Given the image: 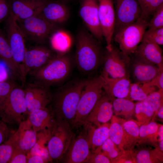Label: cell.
I'll return each mask as SVG.
<instances>
[{
	"label": "cell",
	"mask_w": 163,
	"mask_h": 163,
	"mask_svg": "<svg viewBox=\"0 0 163 163\" xmlns=\"http://www.w3.org/2000/svg\"><path fill=\"white\" fill-rule=\"evenodd\" d=\"M87 80L70 82L52 94L51 106L54 118L68 122L72 126L82 91Z\"/></svg>",
	"instance_id": "cell-1"
},
{
	"label": "cell",
	"mask_w": 163,
	"mask_h": 163,
	"mask_svg": "<svg viewBox=\"0 0 163 163\" xmlns=\"http://www.w3.org/2000/svg\"><path fill=\"white\" fill-rule=\"evenodd\" d=\"M105 50L88 30L80 29L76 39L75 61L80 72L84 74L96 71L102 64Z\"/></svg>",
	"instance_id": "cell-2"
},
{
	"label": "cell",
	"mask_w": 163,
	"mask_h": 163,
	"mask_svg": "<svg viewBox=\"0 0 163 163\" xmlns=\"http://www.w3.org/2000/svg\"><path fill=\"white\" fill-rule=\"evenodd\" d=\"M69 55L56 54L46 64L32 74L33 83L50 88L65 81L72 69Z\"/></svg>",
	"instance_id": "cell-3"
},
{
	"label": "cell",
	"mask_w": 163,
	"mask_h": 163,
	"mask_svg": "<svg viewBox=\"0 0 163 163\" xmlns=\"http://www.w3.org/2000/svg\"><path fill=\"white\" fill-rule=\"evenodd\" d=\"M71 127L65 121L55 120L47 136V150L52 161H60L66 153L74 138Z\"/></svg>",
	"instance_id": "cell-4"
},
{
	"label": "cell",
	"mask_w": 163,
	"mask_h": 163,
	"mask_svg": "<svg viewBox=\"0 0 163 163\" xmlns=\"http://www.w3.org/2000/svg\"><path fill=\"white\" fill-rule=\"evenodd\" d=\"M103 81L100 75L87 80L78 103L72 126L76 128L84 123L103 94Z\"/></svg>",
	"instance_id": "cell-5"
},
{
	"label": "cell",
	"mask_w": 163,
	"mask_h": 163,
	"mask_svg": "<svg viewBox=\"0 0 163 163\" xmlns=\"http://www.w3.org/2000/svg\"><path fill=\"white\" fill-rule=\"evenodd\" d=\"M17 22L25 40L36 45H44L58 29V26L50 23L39 14Z\"/></svg>",
	"instance_id": "cell-6"
},
{
	"label": "cell",
	"mask_w": 163,
	"mask_h": 163,
	"mask_svg": "<svg viewBox=\"0 0 163 163\" xmlns=\"http://www.w3.org/2000/svg\"><path fill=\"white\" fill-rule=\"evenodd\" d=\"M27 114L24 89L18 85L0 106V118L6 124H19L24 120V116Z\"/></svg>",
	"instance_id": "cell-7"
},
{
	"label": "cell",
	"mask_w": 163,
	"mask_h": 163,
	"mask_svg": "<svg viewBox=\"0 0 163 163\" xmlns=\"http://www.w3.org/2000/svg\"><path fill=\"white\" fill-rule=\"evenodd\" d=\"M148 24L149 21L140 18L119 30L113 35L112 40L118 44L122 51L130 56L141 42Z\"/></svg>",
	"instance_id": "cell-8"
},
{
	"label": "cell",
	"mask_w": 163,
	"mask_h": 163,
	"mask_svg": "<svg viewBox=\"0 0 163 163\" xmlns=\"http://www.w3.org/2000/svg\"><path fill=\"white\" fill-rule=\"evenodd\" d=\"M130 56L122 51L112 44L110 50H105L102 71L111 78H129Z\"/></svg>",
	"instance_id": "cell-9"
},
{
	"label": "cell",
	"mask_w": 163,
	"mask_h": 163,
	"mask_svg": "<svg viewBox=\"0 0 163 163\" xmlns=\"http://www.w3.org/2000/svg\"><path fill=\"white\" fill-rule=\"evenodd\" d=\"M6 36L11 49L14 60L25 79L24 58L26 48L25 39L17 22L10 12L5 21Z\"/></svg>",
	"instance_id": "cell-10"
},
{
	"label": "cell",
	"mask_w": 163,
	"mask_h": 163,
	"mask_svg": "<svg viewBox=\"0 0 163 163\" xmlns=\"http://www.w3.org/2000/svg\"><path fill=\"white\" fill-rule=\"evenodd\" d=\"M113 0L115 16L114 35L124 27L140 18L142 10L137 0Z\"/></svg>",
	"instance_id": "cell-11"
},
{
	"label": "cell",
	"mask_w": 163,
	"mask_h": 163,
	"mask_svg": "<svg viewBox=\"0 0 163 163\" xmlns=\"http://www.w3.org/2000/svg\"><path fill=\"white\" fill-rule=\"evenodd\" d=\"M56 53L44 45H36L26 48L24 58V70L25 77L31 75L43 66Z\"/></svg>",
	"instance_id": "cell-12"
},
{
	"label": "cell",
	"mask_w": 163,
	"mask_h": 163,
	"mask_svg": "<svg viewBox=\"0 0 163 163\" xmlns=\"http://www.w3.org/2000/svg\"><path fill=\"white\" fill-rule=\"evenodd\" d=\"M28 114L32 111L44 108L52 99L50 88L34 83H26L23 87Z\"/></svg>",
	"instance_id": "cell-13"
},
{
	"label": "cell",
	"mask_w": 163,
	"mask_h": 163,
	"mask_svg": "<svg viewBox=\"0 0 163 163\" xmlns=\"http://www.w3.org/2000/svg\"><path fill=\"white\" fill-rule=\"evenodd\" d=\"M79 14L88 31L102 43L104 37L99 19L98 0H80Z\"/></svg>",
	"instance_id": "cell-14"
},
{
	"label": "cell",
	"mask_w": 163,
	"mask_h": 163,
	"mask_svg": "<svg viewBox=\"0 0 163 163\" xmlns=\"http://www.w3.org/2000/svg\"><path fill=\"white\" fill-rule=\"evenodd\" d=\"M98 17L101 29L106 43V49L111 50L115 23V8L113 0H98Z\"/></svg>",
	"instance_id": "cell-15"
},
{
	"label": "cell",
	"mask_w": 163,
	"mask_h": 163,
	"mask_svg": "<svg viewBox=\"0 0 163 163\" xmlns=\"http://www.w3.org/2000/svg\"><path fill=\"white\" fill-rule=\"evenodd\" d=\"M130 56V77H132L134 82L140 84L148 82L161 71L156 65L133 54Z\"/></svg>",
	"instance_id": "cell-16"
},
{
	"label": "cell",
	"mask_w": 163,
	"mask_h": 163,
	"mask_svg": "<svg viewBox=\"0 0 163 163\" xmlns=\"http://www.w3.org/2000/svg\"><path fill=\"white\" fill-rule=\"evenodd\" d=\"M113 113L111 101L105 93H103L85 119L83 126H100L111 120Z\"/></svg>",
	"instance_id": "cell-17"
},
{
	"label": "cell",
	"mask_w": 163,
	"mask_h": 163,
	"mask_svg": "<svg viewBox=\"0 0 163 163\" xmlns=\"http://www.w3.org/2000/svg\"><path fill=\"white\" fill-rule=\"evenodd\" d=\"M67 0H47L39 14L50 23L58 26L69 19V11Z\"/></svg>",
	"instance_id": "cell-18"
},
{
	"label": "cell",
	"mask_w": 163,
	"mask_h": 163,
	"mask_svg": "<svg viewBox=\"0 0 163 163\" xmlns=\"http://www.w3.org/2000/svg\"><path fill=\"white\" fill-rule=\"evenodd\" d=\"M91 153L87 137L86 129L73 139L63 160L67 163H85Z\"/></svg>",
	"instance_id": "cell-19"
},
{
	"label": "cell",
	"mask_w": 163,
	"mask_h": 163,
	"mask_svg": "<svg viewBox=\"0 0 163 163\" xmlns=\"http://www.w3.org/2000/svg\"><path fill=\"white\" fill-rule=\"evenodd\" d=\"M11 136L14 148L26 154L30 151L37 142V132L27 119L20 123L18 130Z\"/></svg>",
	"instance_id": "cell-20"
},
{
	"label": "cell",
	"mask_w": 163,
	"mask_h": 163,
	"mask_svg": "<svg viewBox=\"0 0 163 163\" xmlns=\"http://www.w3.org/2000/svg\"><path fill=\"white\" fill-rule=\"evenodd\" d=\"M101 75L103 81V89L111 100L114 98H127L131 84L129 78H111L103 71Z\"/></svg>",
	"instance_id": "cell-21"
},
{
	"label": "cell",
	"mask_w": 163,
	"mask_h": 163,
	"mask_svg": "<svg viewBox=\"0 0 163 163\" xmlns=\"http://www.w3.org/2000/svg\"><path fill=\"white\" fill-rule=\"evenodd\" d=\"M47 0H11V12L17 21L39 14Z\"/></svg>",
	"instance_id": "cell-22"
},
{
	"label": "cell",
	"mask_w": 163,
	"mask_h": 163,
	"mask_svg": "<svg viewBox=\"0 0 163 163\" xmlns=\"http://www.w3.org/2000/svg\"><path fill=\"white\" fill-rule=\"evenodd\" d=\"M27 120L36 132H43L46 136L55 121L53 112L49 107L32 111L29 114Z\"/></svg>",
	"instance_id": "cell-23"
},
{
	"label": "cell",
	"mask_w": 163,
	"mask_h": 163,
	"mask_svg": "<svg viewBox=\"0 0 163 163\" xmlns=\"http://www.w3.org/2000/svg\"><path fill=\"white\" fill-rule=\"evenodd\" d=\"M0 58L10 69L13 79H17L24 87L26 83L22 72L15 62L13 53L7 37L0 29Z\"/></svg>",
	"instance_id": "cell-24"
},
{
	"label": "cell",
	"mask_w": 163,
	"mask_h": 163,
	"mask_svg": "<svg viewBox=\"0 0 163 163\" xmlns=\"http://www.w3.org/2000/svg\"><path fill=\"white\" fill-rule=\"evenodd\" d=\"M162 51L159 45L146 41H142L133 54L157 65L163 70Z\"/></svg>",
	"instance_id": "cell-25"
},
{
	"label": "cell",
	"mask_w": 163,
	"mask_h": 163,
	"mask_svg": "<svg viewBox=\"0 0 163 163\" xmlns=\"http://www.w3.org/2000/svg\"><path fill=\"white\" fill-rule=\"evenodd\" d=\"M109 126L106 123L97 128L92 125L84 126L86 129L87 140L91 152L100 147L109 137Z\"/></svg>",
	"instance_id": "cell-26"
},
{
	"label": "cell",
	"mask_w": 163,
	"mask_h": 163,
	"mask_svg": "<svg viewBox=\"0 0 163 163\" xmlns=\"http://www.w3.org/2000/svg\"><path fill=\"white\" fill-rule=\"evenodd\" d=\"M161 125L151 120L148 123L141 125L136 145L149 144L156 147L158 146V131Z\"/></svg>",
	"instance_id": "cell-27"
},
{
	"label": "cell",
	"mask_w": 163,
	"mask_h": 163,
	"mask_svg": "<svg viewBox=\"0 0 163 163\" xmlns=\"http://www.w3.org/2000/svg\"><path fill=\"white\" fill-rule=\"evenodd\" d=\"M49 40L52 49L56 53L66 54L72 44V39L66 31L58 29L50 36Z\"/></svg>",
	"instance_id": "cell-28"
},
{
	"label": "cell",
	"mask_w": 163,
	"mask_h": 163,
	"mask_svg": "<svg viewBox=\"0 0 163 163\" xmlns=\"http://www.w3.org/2000/svg\"><path fill=\"white\" fill-rule=\"evenodd\" d=\"M140 126L138 122L134 120H124L123 124L124 150H133L139 137Z\"/></svg>",
	"instance_id": "cell-29"
},
{
	"label": "cell",
	"mask_w": 163,
	"mask_h": 163,
	"mask_svg": "<svg viewBox=\"0 0 163 163\" xmlns=\"http://www.w3.org/2000/svg\"><path fill=\"white\" fill-rule=\"evenodd\" d=\"M135 163H161L163 152L158 146L154 149L144 148L136 151L133 150Z\"/></svg>",
	"instance_id": "cell-30"
},
{
	"label": "cell",
	"mask_w": 163,
	"mask_h": 163,
	"mask_svg": "<svg viewBox=\"0 0 163 163\" xmlns=\"http://www.w3.org/2000/svg\"><path fill=\"white\" fill-rule=\"evenodd\" d=\"M124 119L113 116L109 128L110 139L121 151L124 150V131L123 124Z\"/></svg>",
	"instance_id": "cell-31"
},
{
	"label": "cell",
	"mask_w": 163,
	"mask_h": 163,
	"mask_svg": "<svg viewBox=\"0 0 163 163\" xmlns=\"http://www.w3.org/2000/svg\"><path fill=\"white\" fill-rule=\"evenodd\" d=\"M115 116L129 118L135 113V104L126 98H114L111 100Z\"/></svg>",
	"instance_id": "cell-32"
},
{
	"label": "cell",
	"mask_w": 163,
	"mask_h": 163,
	"mask_svg": "<svg viewBox=\"0 0 163 163\" xmlns=\"http://www.w3.org/2000/svg\"><path fill=\"white\" fill-rule=\"evenodd\" d=\"M142 10L141 18L149 22V18L162 4L163 0H137Z\"/></svg>",
	"instance_id": "cell-33"
},
{
	"label": "cell",
	"mask_w": 163,
	"mask_h": 163,
	"mask_svg": "<svg viewBox=\"0 0 163 163\" xmlns=\"http://www.w3.org/2000/svg\"><path fill=\"white\" fill-rule=\"evenodd\" d=\"M155 112L146 106L142 101L135 104V113L140 126L150 122L152 119Z\"/></svg>",
	"instance_id": "cell-34"
},
{
	"label": "cell",
	"mask_w": 163,
	"mask_h": 163,
	"mask_svg": "<svg viewBox=\"0 0 163 163\" xmlns=\"http://www.w3.org/2000/svg\"><path fill=\"white\" fill-rule=\"evenodd\" d=\"M163 90L159 89L148 94L142 102L151 111L155 112L163 105Z\"/></svg>",
	"instance_id": "cell-35"
},
{
	"label": "cell",
	"mask_w": 163,
	"mask_h": 163,
	"mask_svg": "<svg viewBox=\"0 0 163 163\" xmlns=\"http://www.w3.org/2000/svg\"><path fill=\"white\" fill-rule=\"evenodd\" d=\"M99 148L101 151L110 160L111 163H113L122 152L109 137Z\"/></svg>",
	"instance_id": "cell-36"
},
{
	"label": "cell",
	"mask_w": 163,
	"mask_h": 163,
	"mask_svg": "<svg viewBox=\"0 0 163 163\" xmlns=\"http://www.w3.org/2000/svg\"><path fill=\"white\" fill-rule=\"evenodd\" d=\"M14 148L11 135L0 145V163H9Z\"/></svg>",
	"instance_id": "cell-37"
},
{
	"label": "cell",
	"mask_w": 163,
	"mask_h": 163,
	"mask_svg": "<svg viewBox=\"0 0 163 163\" xmlns=\"http://www.w3.org/2000/svg\"><path fill=\"white\" fill-rule=\"evenodd\" d=\"M142 41H146L159 45L163 44V27L149 29L145 32Z\"/></svg>",
	"instance_id": "cell-38"
},
{
	"label": "cell",
	"mask_w": 163,
	"mask_h": 163,
	"mask_svg": "<svg viewBox=\"0 0 163 163\" xmlns=\"http://www.w3.org/2000/svg\"><path fill=\"white\" fill-rule=\"evenodd\" d=\"M141 87V84L131 83L128 96L127 98L132 101H142L147 96Z\"/></svg>",
	"instance_id": "cell-39"
},
{
	"label": "cell",
	"mask_w": 163,
	"mask_h": 163,
	"mask_svg": "<svg viewBox=\"0 0 163 163\" xmlns=\"http://www.w3.org/2000/svg\"><path fill=\"white\" fill-rule=\"evenodd\" d=\"M152 17L149 22L148 29H155L163 27V3L155 11Z\"/></svg>",
	"instance_id": "cell-40"
},
{
	"label": "cell",
	"mask_w": 163,
	"mask_h": 163,
	"mask_svg": "<svg viewBox=\"0 0 163 163\" xmlns=\"http://www.w3.org/2000/svg\"><path fill=\"white\" fill-rule=\"evenodd\" d=\"M18 85L14 79L0 82V106Z\"/></svg>",
	"instance_id": "cell-41"
},
{
	"label": "cell",
	"mask_w": 163,
	"mask_h": 163,
	"mask_svg": "<svg viewBox=\"0 0 163 163\" xmlns=\"http://www.w3.org/2000/svg\"><path fill=\"white\" fill-rule=\"evenodd\" d=\"M85 163H110L111 162L101 151L100 149L98 148L93 152H91Z\"/></svg>",
	"instance_id": "cell-42"
},
{
	"label": "cell",
	"mask_w": 163,
	"mask_h": 163,
	"mask_svg": "<svg viewBox=\"0 0 163 163\" xmlns=\"http://www.w3.org/2000/svg\"><path fill=\"white\" fill-rule=\"evenodd\" d=\"M11 0H0V25L5 21L11 12Z\"/></svg>",
	"instance_id": "cell-43"
},
{
	"label": "cell",
	"mask_w": 163,
	"mask_h": 163,
	"mask_svg": "<svg viewBox=\"0 0 163 163\" xmlns=\"http://www.w3.org/2000/svg\"><path fill=\"white\" fill-rule=\"evenodd\" d=\"M27 158L26 153L14 148L9 163H26Z\"/></svg>",
	"instance_id": "cell-44"
},
{
	"label": "cell",
	"mask_w": 163,
	"mask_h": 163,
	"mask_svg": "<svg viewBox=\"0 0 163 163\" xmlns=\"http://www.w3.org/2000/svg\"><path fill=\"white\" fill-rule=\"evenodd\" d=\"M133 150H124L122 151L120 155L113 162V163H135L133 153Z\"/></svg>",
	"instance_id": "cell-45"
},
{
	"label": "cell",
	"mask_w": 163,
	"mask_h": 163,
	"mask_svg": "<svg viewBox=\"0 0 163 163\" xmlns=\"http://www.w3.org/2000/svg\"><path fill=\"white\" fill-rule=\"evenodd\" d=\"M10 135V131L6 123L0 119V145L5 142Z\"/></svg>",
	"instance_id": "cell-46"
},
{
	"label": "cell",
	"mask_w": 163,
	"mask_h": 163,
	"mask_svg": "<svg viewBox=\"0 0 163 163\" xmlns=\"http://www.w3.org/2000/svg\"><path fill=\"white\" fill-rule=\"evenodd\" d=\"M151 85L158 88L159 90H163V70L151 81L148 82Z\"/></svg>",
	"instance_id": "cell-47"
},
{
	"label": "cell",
	"mask_w": 163,
	"mask_h": 163,
	"mask_svg": "<svg viewBox=\"0 0 163 163\" xmlns=\"http://www.w3.org/2000/svg\"><path fill=\"white\" fill-rule=\"evenodd\" d=\"M46 160L38 155H33L28 157L27 163H43L46 162Z\"/></svg>",
	"instance_id": "cell-48"
},
{
	"label": "cell",
	"mask_w": 163,
	"mask_h": 163,
	"mask_svg": "<svg viewBox=\"0 0 163 163\" xmlns=\"http://www.w3.org/2000/svg\"><path fill=\"white\" fill-rule=\"evenodd\" d=\"M163 122V105H162L158 110L155 112L153 118L152 120H154L155 119Z\"/></svg>",
	"instance_id": "cell-49"
},
{
	"label": "cell",
	"mask_w": 163,
	"mask_h": 163,
	"mask_svg": "<svg viewBox=\"0 0 163 163\" xmlns=\"http://www.w3.org/2000/svg\"><path fill=\"white\" fill-rule=\"evenodd\" d=\"M158 142H163V126L161 124L159 127L158 131Z\"/></svg>",
	"instance_id": "cell-50"
},
{
	"label": "cell",
	"mask_w": 163,
	"mask_h": 163,
	"mask_svg": "<svg viewBox=\"0 0 163 163\" xmlns=\"http://www.w3.org/2000/svg\"><path fill=\"white\" fill-rule=\"evenodd\" d=\"M67 0L68 1H69V0Z\"/></svg>",
	"instance_id": "cell-51"
}]
</instances>
